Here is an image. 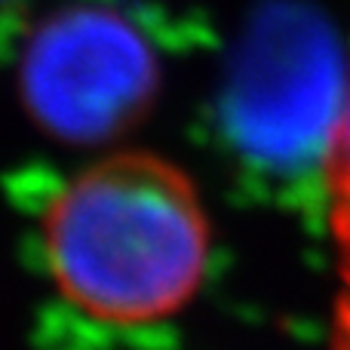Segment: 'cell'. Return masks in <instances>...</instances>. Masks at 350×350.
Wrapping results in <instances>:
<instances>
[{
  "label": "cell",
  "instance_id": "277c9868",
  "mask_svg": "<svg viewBox=\"0 0 350 350\" xmlns=\"http://www.w3.org/2000/svg\"><path fill=\"white\" fill-rule=\"evenodd\" d=\"M341 295L335 301V326H332V350H350V258L341 261Z\"/></svg>",
  "mask_w": 350,
  "mask_h": 350
},
{
  "label": "cell",
  "instance_id": "3957f363",
  "mask_svg": "<svg viewBox=\"0 0 350 350\" xmlns=\"http://www.w3.org/2000/svg\"><path fill=\"white\" fill-rule=\"evenodd\" d=\"M332 25L301 0H271L246 25L221 83V126L249 166H323L347 96Z\"/></svg>",
  "mask_w": 350,
  "mask_h": 350
},
{
  "label": "cell",
  "instance_id": "6da1fadb",
  "mask_svg": "<svg viewBox=\"0 0 350 350\" xmlns=\"http://www.w3.org/2000/svg\"><path fill=\"white\" fill-rule=\"evenodd\" d=\"M46 265L77 310L105 323H154L181 310L209 258V221L178 166L114 154L68 181L43 215Z\"/></svg>",
  "mask_w": 350,
  "mask_h": 350
},
{
  "label": "cell",
  "instance_id": "5b68a950",
  "mask_svg": "<svg viewBox=\"0 0 350 350\" xmlns=\"http://www.w3.org/2000/svg\"><path fill=\"white\" fill-rule=\"evenodd\" d=\"M332 230H335V240L341 246V258H350V206L341 212H332Z\"/></svg>",
  "mask_w": 350,
  "mask_h": 350
},
{
  "label": "cell",
  "instance_id": "7a4b0ae2",
  "mask_svg": "<svg viewBox=\"0 0 350 350\" xmlns=\"http://www.w3.org/2000/svg\"><path fill=\"white\" fill-rule=\"evenodd\" d=\"M0 49L18 108L65 145H102L129 133L160 90L154 43L133 16L105 3L37 10L0 37Z\"/></svg>",
  "mask_w": 350,
  "mask_h": 350
}]
</instances>
